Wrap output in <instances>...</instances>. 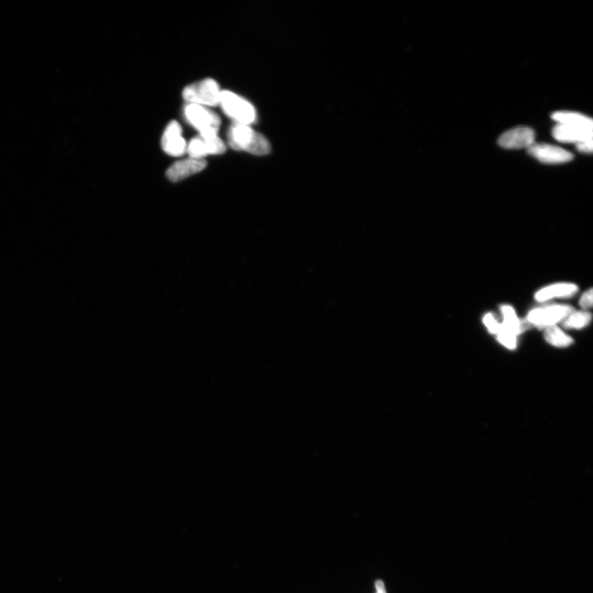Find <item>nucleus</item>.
Here are the masks:
<instances>
[{"label": "nucleus", "mask_w": 593, "mask_h": 593, "mask_svg": "<svg viewBox=\"0 0 593 593\" xmlns=\"http://www.w3.org/2000/svg\"><path fill=\"white\" fill-rule=\"evenodd\" d=\"M227 139L231 148L236 151H246L258 156L266 155L270 152L269 141L249 125L236 123L231 125Z\"/></svg>", "instance_id": "nucleus-1"}, {"label": "nucleus", "mask_w": 593, "mask_h": 593, "mask_svg": "<svg viewBox=\"0 0 593 593\" xmlns=\"http://www.w3.org/2000/svg\"><path fill=\"white\" fill-rule=\"evenodd\" d=\"M219 105L236 124L250 125L257 117L253 105L233 92L222 91Z\"/></svg>", "instance_id": "nucleus-2"}, {"label": "nucleus", "mask_w": 593, "mask_h": 593, "mask_svg": "<svg viewBox=\"0 0 593 593\" xmlns=\"http://www.w3.org/2000/svg\"><path fill=\"white\" fill-rule=\"evenodd\" d=\"M221 92L216 81L206 79L186 87L184 91V97L188 104L215 107L219 105Z\"/></svg>", "instance_id": "nucleus-3"}, {"label": "nucleus", "mask_w": 593, "mask_h": 593, "mask_svg": "<svg viewBox=\"0 0 593 593\" xmlns=\"http://www.w3.org/2000/svg\"><path fill=\"white\" fill-rule=\"evenodd\" d=\"M186 120L201 133V137L218 135L220 127V118L205 107L188 104L185 108Z\"/></svg>", "instance_id": "nucleus-4"}, {"label": "nucleus", "mask_w": 593, "mask_h": 593, "mask_svg": "<svg viewBox=\"0 0 593 593\" xmlns=\"http://www.w3.org/2000/svg\"><path fill=\"white\" fill-rule=\"evenodd\" d=\"M574 308L568 305H551L535 308L527 315L526 323L539 329H546L564 322Z\"/></svg>", "instance_id": "nucleus-5"}, {"label": "nucleus", "mask_w": 593, "mask_h": 593, "mask_svg": "<svg viewBox=\"0 0 593 593\" xmlns=\"http://www.w3.org/2000/svg\"><path fill=\"white\" fill-rule=\"evenodd\" d=\"M527 149L531 156L543 164H564L574 157L567 150L551 144L534 143Z\"/></svg>", "instance_id": "nucleus-6"}, {"label": "nucleus", "mask_w": 593, "mask_h": 593, "mask_svg": "<svg viewBox=\"0 0 593 593\" xmlns=\"http://www.w3.org/2000/svg\"><path fill=\"white\" fill-rule=\"evenodd\" d=\"M498 143L507 149H529L535 143V132L529 127L514 128L503 133Z\"/></svg>", "instance_id": "nucleus-7"}, {"label": "nucleus", "mask_w": 593, "mask_h": 593, "mask_svg": "<svg viewBox=\"0 0 593 593\" xmlns=\"http://www.w3.org/2000/svg\"><path fill=\"white\" fill-rule=\"evenodd\" d=\"M181 134V125L177 121H172L166 128L162 138V147L168 155L181 157L186 152L188 145Z\"/></svg>", "instance_id": "nucleus-8"}, {"label": "nucleus", "mask_w": 593, "mask_h": 593, "mask_svg": "<svg viewBox=\"0 0 593 593\" xmlns=\"http://www.w3.org/2000/svg\"><path fill=\"white\" fill-rule=\"evenodd\" d=\"M207 162L205 160H194V158H186L180 160L170 166L166 171V177L173 182H178L186 179L192 175L201 172L206 168Z\"/></svg>", "instance_id": "nucleus-9"}, {"label": "nucleus", "mask_w": 593, "mask_h": 593, "mask_svg": "<svg viewBox=\"0 0 593 593\" xmlns=\"http://www.w3.org/2000/svg\"><path fill=\"white\" fill-rule=\"evenodd\" d=\"M553 136L562 143H575L592 140V131L557 124L553 129Z\"/></svg>", "instance_id": "nucleus-10"}, {"label": "nucleus", "mask_w": 593, "mask_h": 593, "mask_svg": "<svg viewBox=\"0 0 593 593\" xmlns=\"http://www.w3.org/2000/svg\"><path fill=\"white\" fill-rule=\"evenodd\" d=\"M579 288L575 283H556L540 290L535 295L539 303L550 301L555 299L570 298L578 292Z\"/></svg>", "instance_id": "nucleus-11"}, {"label": "nucleus", "mask_w": 593, "mask_h": 593, "mask_svg": "<svg viewBox=\"0 0 593 593\" xmlns=\"http://www.w3.org/2000/svg\"><path fill=\"white\" fill-rule=\"evenodd\" d=\"M552 119L558 124L568 125V127L592 131L593 121L590 117L580 113L571 112H557L553 113Z\"/></svg>", "instance_id": "nucleus-12"}, {"label": "nucleus", "mask_w": 593, "mask_h": 593, "mask_svg": "<svg viewBox=\"0 0 593 593\" xmlns=\"http://www.w3.org/2000/svg\"><path fill=\"white\" fill-rule=\"evenodd\" d=\"M501 310L503 316V322L501 324L507 331L514 333L515 336H518L523 331L526 330V325L527 326L528 324L526 322L522 323L518 319L513 307L503 306Z\"/></svg>", "instance_id": "nucleus-13"}, {"label": "nucleus", "mask_w": 593, "mask_h": 593, "mask_svg": "<svg viewBox=\"0 0 593 593\" xmlns=\"http://www.w3.org/2000/svg\"><path fill=\"white\" fill-rule=\"evenodd\" d=\"M544 336L547 343L557 348H566L574 343V340L570 336L556 326L546 328Z\"/></svg>", "instance_id": "nucleus-14"}, {"label": "nucleus", "mask_w": 593, "mask_h": 593, "mask_svg": "<svg viewBox=\"0 0 593 593\" xmlns=\"http://www.w3.org/2000/svg\"><path fill=\"white\" fill-rule=\"evenodd\" d=\"M592 320V314L588 312H572L564 320L563 326L566 329H583L588 326Z\"/></svg>", "instance_id": "nucleus-15"}, {"label": "nucleus", "mask_w": 593, "mask_h": 593, "mask_svg": "<svg viewBox=\"0 0 593 593\" xmlns=\"http://www.w3.org/2000/svg\"><path fill=\"white\" fill-rule=\"evenodd\" d=\"M201 138L205 142L208 155H218L226 151V145L218 135Z\"/></svg>", "instance_id": "nucleus-16"}, {"label": "nucleus", "mask_w": 593, "mask_h": 593, "mask_svg": "<svg viewBox=\"0 0 593 593\" xmlns=\"http://www.w3.org/2000/svg\"><path fill=\"white\" fill-rule=\"evenodd\" d=\"M190 158L194 160H205L208 156L204 140L201 138H194L186 149Z\"/></svg>", "instance_id": "nucleus-17"}, {"label": "nucleus", "mask_w": 593, "mask_h": 593, "mask_svg": "<svg viewBox=\"0 0 593 593\" xmlns=\"http://www.w3.org/2000/svg\"><path fill=\"white\" fill-rule=\"evenodd\" d=\"M497 338L499 343L507 349H515L517 347V336L507 331V329L502 326L501 323V328H499L497 333Z\"/></svg>", "instance_id": "nucleus-18"}, {"label": "nucleus", "mask_w": 593, "mask_h": 593, "mask_svg": "<svg viewBox=\"0 0 593 593\" xmlns=\"http://www.w3.org/2000/svg\"><path fill=\"white\" fill-rule=\"evenodd\" d=\"M483 323H484L485 326L488 329L491 334L497 335L499 328H501V323L498 322L492 314H486L484 318H483Z\"/></svg>", "instance_id": "nucleus-19"}, {"label": "nucleus", "mask_w": 593, "mask_h": 593, "mask_svg": "<svg viewBox=\"0 0 593 593\" xmlns=\"http://www.w3.org/2000/svg\"><path fill=\"white\" fill-rule=\"evenodd\" d=\"M593 291L592 288L585 292L579 301V305L583 310H589L592 307Z\"/></svg>", "instance_id": "nucleus-20"}, {"label": "nucleus", "mask_w": 593, "mask_h": 593, "mask_svg": "<svg viewBox=\"0 0 593 593\" xmlns=\"http://www.w3.org/2000/svg\"><path fill=\"white\" fill-rule=\"evenodd\" d=\"M592 146L593 142L592 140L583 142V143H580L576 145L577 149L580 152L591 153L592 152Z\"/></svg>", "instance_id": "nucleus-21"}, {"label": "nucleus", "mask_w": 593, "mask_h": 593, "mask_svg": "<svg viewBox=\"0 0 593 593\" xmlns=\"http://www.w3.org/2000/svg\"><path fill=\"white\" fill-rule=\"evenodd\" d=\"M375 593H388L387 588L383 580H377L375 583Z\"/></svg>", "instance_id": "nucleus-22"}]
</instances>
